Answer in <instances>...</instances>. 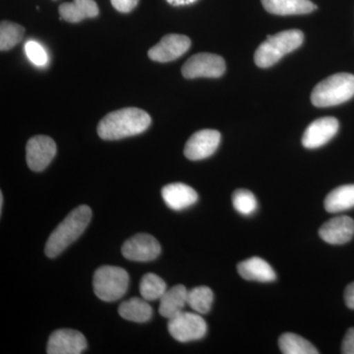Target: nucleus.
I'll return each mask as SVG.
<instances>
[{"label":"nucleus","mask_w":354,"mask_h":354,"mask_svg":"<svg viewBox=\"0 0 354 354\" xmlns=\"http://www.w3.org/2000/svg\"><path fill=\"white\" fill-rule=\"evenodd\" d=\"M213 301L214 293L208 286H197L188 291L187 304L196 313H209Z\"/></svg>","instance_id":"23"},{"label":"nucleus","mask_w":354,"mask_h":354,"mask_svg":"<svg viewBox=\"0 0 354 354\" xmlns=\"http://www.w3.org/2000/svg\"><path fill=\"white\" fill-rule=\"evenodd\" d=\"M339 121L335 118L316 120L305 130L302 145L307 149L320 148L332 140L339 131Z\"/></svg>","instance_id":"13"},{"label":"nucleus","mask_w":354,"mask_h":354,"mask_svg":"<svg viewBox=\"0 0 354 354\" xmlns=\"http://www.w3.org/2000/svg\"><path fill=\"white\" fill-rule=\"evenodd\" d=\"M319 235L332 245L348 243L354 235V221L348 216H335L324 223L319 230Z\"/></svg>","instance_id":"14"},{"label":"nucleus","mask_w":354,"mask_h":354,"mask_svg":"<svg viewBox=\"0 0 354 354\" xmlns=\"http://www.w3.org/2000/svg\"><path fill=\"white\" fill-rule=\"evenodd\" d=\"M152 118L143 109L127 108L106 114L97 125L102 139L113 141L141 134L148 129Z\"/></svg>","instance_id":"1"},{"label":"nucleus","mask_w":354,"mask_h":354,"mask_svg":"<svg viewBox=\"0 0 354 354\" xmlns=\"http://www.w3.org/2000/svg\"><path fill=\"white\" fill-rule=\"evenodd\" d=\"M328 213L335 214L354 208V184L339 186L330 191L324 202Z\"/></svg>","instance_id":"20"},{"label":"nucleus","mask_w":354,"mask_h":354,"mask_svg":"<svg viewBox=\"0 0 354 354\" xmlns=\"http://www.w3.org/2000/svg\"><path fill=\"white\" fill-rule=\"evenodd\" d=\"M162 199L169 208L174 211L189 208L198 201L196 191L184 183H171L162 190Z\"/></svg>","instance_id":"15"},{"label":"nucleus","mask_w":354,"mask_h":354,"mask_svg":"<svg viewBox=\"0 0 354 354\" xmlns=\"http://www.w3.org/2000/svg\"><path fill=\"white\" fill-rule=\"evenodd\" d=\"M24 34L25 29L22 26L8 21H2L0 25V50H11L22 41Z\"/></svg>","instance_id":"25"},{"label":"nucleus","mask_w":354,"mask_h":354,"mask_svg":"<svg viewBox=\"0 0 354 354\" xmlns=\"http://www.w3.org/2000/svg\"><path fill=\"white\" fill-rule=\"evenodd\" d=\"M354 75L337 73L321 81L312 91V104L318 108L337 106L353 99Z\"/></svg>","instance_id":"4"},{"label":"nucleus","mask_w":354,"mask_h":354,"mask_svg":"<svg viewBox=\"0 0 354 354\" xmlns=\"http://www.w3.org/2000/svg\"><path fill=\"white\" fill-rule=\"evenodd\" d=\"M118 313L125 320L145 323L152 318L153 308L144 298L133 297L120 305Z\"/></svg>","instance_id":"21"},{"label":"nucleus","mask_w":354,"mask_h":354,"mask_svg":"<svg viewBox=\"0 0 354 354\" xmlns=\"http://www.w3.org/2000/svg\"><path fill=\"white\" fill-rule=\"evenodd\" d=\"M87 348V341L82 333L75 330H55L48 339V354H80Z\"/></svg>","instance_id":"11"},{"label":"nucleus","mask_w":354,"mask_h":354,"mask_svg":"<svg viewBox=\"0 0 354 354\" xmlns=\"http://www.w3.org/2000/svg\"><path fill=\"white\" fill-rule=\"evenodd\" d=\"M160 251L162 247L157 239L147 234L134 235L121 248L122 255L133 262H151L157 259Z\"/></svg>","instance_id":"9"},{"label":"nucleus","mask_w":354,"mask_h":354,"mask_svg":"<svg viewBox=\"0 0 354 354\" xmlns=\"http://www.w3.org/2000/svg\"><path fill=\"white\" fill-rule=\"evenodd\" d=\"M60 16L69 23H78L87 18H95L99 15V6L95 0H73L59 6Z\"/></svg>","instance_id":"19"},{"label":"nucleus","mask_w":354,"mask_h":354,"mask_svg":"<svg viewBox=\"0 0 354 354\" xmlns=\"http://www.w3.org/2000/svg\"><path fill=\"white\" fill-rule=\"evenodd\" d=\"M279 346L285 354H318L319 351L304 337L292 333H286L279 339Z\"/></svg>","instance_id":"22"},{"label":"nucleus","mask_w":354,"mask_h":354,"mask_svg":"<svg viewBox=\"0 0 354 354\" xmlns=\"http://www.w3.org/2000/svg\"><path fill=\"white\" fill-rule=\"evenodd\" d=\"M167 329L177 342H189L203 339L207 334L208 326L199 313L183 311L169 319Z\"/></svg>","instance_id":"6"},{"label":"nucleus","mask_w":354,"mask_h":354,"mask_svg":"<svg viewBox=\"0 0 354 354\" xmlns=\"http://www.w3.org/2000/svg\"><path fill=\"white\" fill-rule=\"evenodd\" d=\"M167 1L172 6H183L194 3L197 0H167Z\"/></svg>","instance_id":"31"},{"label":"nucleus","mask_w":354,"mask_h":354,"mask_svg":"<svg viewBox=\"0 0 354 354\" xmlns=\"http://www.w3.org/2000/svg\"><path fill=\"white\" fill-rule=\"evenodd\" d=\"M304 35L299 30H288L268 37L255 51L254 60L261 68H268L304 43Z\"/></svg>","instance_id":"3"},{"label":"nucleus","mask_w":354,"mask_h":354,"mask_svg":"<svg viewBox=\"0 0 354 354\" xmlns=\"http://www.w3.org/2000/svg\"><path fill=\"white\" fill-rule=\"evenodd\" d=\"M225 62L220 55L213 53H198L184 64L181 72L184 78L195 79L200 77L218 78L225 73Z\"/></svg>","instance_id":"7"},{"label":"nucleus","mask_w":354,"mask_h":354,"mask_svg":"<svg viewBox=\"0 0 354 354\" xmlns=\"http://www.w3.org/2000/svg\"><path fill=\"white\" fill-rule=\"evenodd\" d=\"M342 353L354 354V328L348 330L342 344Z\"/></svg>","instance_id":"29"},{"label":"nucleus","mask_w":354,"mask_h":354,"mask_svg":"<svg viewBox=\"0 0 354 354\" xmlns=\"http://www.w3.org/2000/svg\"><path fill=\"white\" fill-rule=\"evenodd\" d=\"M344 301L349 309L354 310V281L344 290Z\"/></svg>","instance_id":"30"},{"label":"nucleus","mask_w":354,"mask_h":354,"mask_svg":"<svg viewBox=\"0 0 354 354\" xmlns=\"http://www.w3.org/2000/svg\"><path fill=\"white\" fill-rule=\"evenodd\" d=\"M167 290V283L164 279L152 272L146 274L140 283V293L147 301L158 299L164 295Z\"/></svg>","instance_id":"24"},{"label":"nucleus","mask_w":354,"mask_h":354,"mask_svg":"<svg viewBox=\"0 0 354 354\" xmlns=\"http://www.w3.org/2000/svg\"><path fill=\"white\" fill-rule=\"evenodd\" d=\"M92 218V209L82 205L77 207L51 232L44 252L48 258H55L76 241L85 232Z\"/></svg>","instance_id":"2"},{"label":"nucleus","mask_w":354,"mask_h":354,"mask_svg":"<svg viewBox=\"0 0 354 354\" xmlns=\"http://www.w3.org/2000/svg\"><path fill=\"white\" fill-rule=\"evenodd\" d=\"M191 46V39L183 35L169 34L149 50L151 59L157 62H169L183 55Z\"/></svg>","instance_id":"12"},{"label":"nucleus","mask_w":354,"mask_h":354,"mask_svg":"<svg viewBox=\"0 0 354 354\" xmlns=\"http://www.w3.org/2000/svg\"><path fill=\"white\" fill-rule=\"evenodd\" d=\"M2 208H3V194H2V192H0V211L1 212Z\"/></svg>","instance_id":"32"},{"label":"nucleus","mask_w":354,"mask_h":354,"mask_svg":"<svg viewBox=\"0 0 354 354\" xmlns=\"http://www.w3.org/2000/svg\"><path fill=\"white\" fill-rule=\"evenodd\" d=\"M57 153V144L50 137L38 135L28 141L26 160L32 171H41L50 164Z\"/></svg>","instance_id":"8"},{"label":"nucleus","mask_w":354,"mask_h":354,"mask_svg":"<svg viewBox=\"0 0 354 354\" xmlns=\"http://www.w3.org/2000/svg\"><path fill=\"white\" fill-rule=\"evenodd\" d=\"M232 205L241 215L251 216L257 209L258 202L251 191L237 189L232 194Z\"/></svg>","instance_id":"26"},{"label":"nucleus","mask_w":354,"mask_h":354,"mask_svg":"<svg viewBox=\"0 0 354 354\" xmlns=\"http://www.w3.org/2000/svg\"><path fill=\"white\" fill-rule=\"evenodd\" d=\"M26 55L37 66H44L48 64V55L43 46L35 41H29L25 46Z\"/></svg>","instance_id":"27"},{"label":"nucleus","mask_w":354,"mask_h":354,"mask_svg":"<svg viewBox=\"0 0 354 354\" xmlns=\"http://www.w3.org/2000/svg\"><path fill=\"white\" fill-rule=\"evenodd\" d=\"M111 1L116 10L122 13H128L137 6L139 0H111Z\"/></svg>","instance_id":"28"},{"label":"nucleus","mask_w":354,"mask_h":354,"mask_svg":"<svg viewBox=\"0 0 354 354\" xmlns=\"http://www.w3.org/2000/svg\"><path fill=\"white\" fill-rule=\"evenodd\" d=\"M93 286L95 295L102 301H118L127 293L129 276L122 268L102 266L95 272Z\"/></svg>","instance_id":"5"},{"label":"nucleus","mask_w":354,"mask_h":354,"mask_svg":"<svg viewBox=\"0 0 354 354\" xmlns=\"http://www.w3.org/2000/svg\"><path fill=\"white\" fill-rule=\"evenodd\" d=\"M220 143V132L213 129L200 130L188 140L184 155L190 160H204L216 152Z\"/></svg>","instance_id":"10"},{"label":"nucleus","mask_w":354,"mask_h":354,"mask_svg":"<svg viewBox=\"0 0 354 354\" xmlns=\"http://www.w3.org/2000/svg\"><path fill=\"white\" fill-rule=\"evenodd\" d=\"M239 276L247 281L270 283L276 281L277 274L269 263L259 257L242 261L237 265Z\"/></svg>","instance_id":"16"},{"label":"nucleus","mask_w":354,"mask_h":354,"mask_svg":"<svg viewBox=\"0 0 354 354\" xmlns=\"http://www.w3.org/2000/svg\"><path fill=\"white\" fill-rule=\"evenodd\" d=\"M160 299L158 312L160 315L169 320L183 311L184 307L187 304L188 290L183 285L174 286L165 290Z\"/></svg>","instance_id":"17"},{"label":"nucleus","mask_w":354,"mask_h":354,"mask_svg":"<svg viewBox=\"0 0 354 354\" xmlns=\"http://www.w3.org/2000/svg\"><path fill=\"white\" fill-rule=\"evenodd\" d=\"M268 12L274 15H304L316 10L317 6L310 0H261Z\"/></svg>","instance_id":"18"}]
</instances>
